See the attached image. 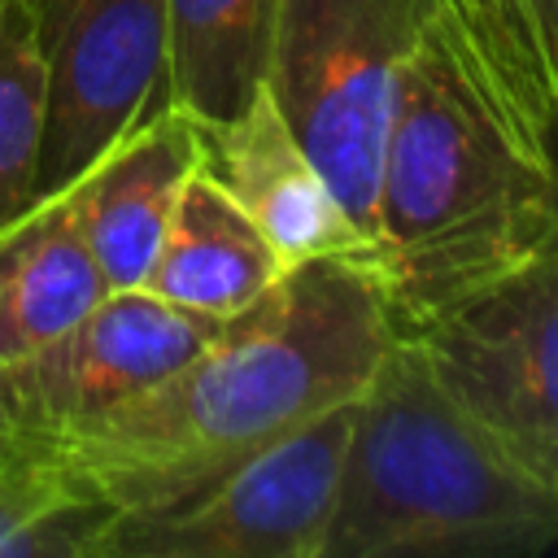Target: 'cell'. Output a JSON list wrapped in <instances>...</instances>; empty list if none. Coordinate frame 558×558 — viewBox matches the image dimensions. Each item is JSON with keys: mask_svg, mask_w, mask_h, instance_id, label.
Instances as JSON below:
<instances>
[{"mask_svg": "<svg viewBox=\"0 0 558 558\" xmlns=\"http://www.w3.org/2000/svg\"><path fill=\"white\" fill-rule=\"evenodd\" d=\"M44 135V48L35 0H0V227L35 205Z\"/></svg>", "mask_w": 558, "mask_h": 558, "instance_id": "cell-14", "label": "cell"}, {"mask_svg": "<svg viewBox=\"0 0 558 558\" xmlns=\"http://www.w3.org/2000/svg\"><path fill=\"white\" fill-rule=\"evenodd\" d=\"M105 519L39 458L0 453V558H92Z\"/></svg>", "mask_w": 558, "mask_h": 558, "instance_id": "cell-15", "label": "cell"}, {"mask_svg": "<svg viewBox=\"0 0 558 558\" xmlns=\"http://www.w3.org/2000/svg\"><path fill=\"white\" fill-rule=\"evenodd\" d=\"M283 270L257 222L196 166L174 201L144 288L170 305L231 318L270 292Z\"/></svg>", "mask_w": 558, "mask_h": 558, "instance_id": "cell-11", "label": "cell"}, {"mask_svg": "<svg viewBox=\"0 0 558 558\" xmlns=\"http://www.w3.org/2000/svg\"><path fill=\"white\" fill-rule=\"evenodd\" d=\"M44 135L35 201L70 187L113 140L166 100L161 0H35Z\"/></svg>", "mask_w": 558, "mask_h": 558, "instance_id": "cell-7", "label": "cell"}, {"mask_svg": "<svg viewBox=\"0 0 558 558\" xmlns=\"http://www.w3.org/2000/svg\"><path fill=\"white\" fill-rule=\"evenodd\" d=\"M109 292L70 196H44L0 227V366L74 327Z\"/></svg>", "mask_w": 558, "mask_h": 558, "instance_id": "cell-12", "label": "cell"}, {"mask_svg": "<svg viewBox=\"0 0 558 558\" xmlns=\"http://www.w3.org/2000/svg\"><path fill=\"white\" fill-rule=\"evenodd\" d=\"M227 318L148 288L105 292L74 327L0 366V453L87 423L196 357Z\"/></svg>", "mask_w": 558, "mask_h": 558, "instance_id": "cell-8", "label": "cell"}, {"mask_svg": "<svg viewBox=\"0 0 558 558\" xmlns=\"http://www.w3.org/2000/svg\"><path fill=\"white\" fill-rule=\"evenodd\" d=\"M196 166L257 222L288 270L314 257L371 253V240L301 148L266 87H257L235 118L196 126Z\"/></svg>", "mask_w": 558, "mask_h": 558, "instance_id": "cell-9", "label": "cell"}, {"mask_svg": "<svg viewBox=\"0 0 558 558\" xmlns=\"http://www.w3.org/2000/svg\"><path fill=\"white\" fill-rule=\"evenodd\" d=\"M192 170L196 126L174 105H161L122 140H113L70 187H61L109 292L144 288Z\"/></svg>", "mask_w": 558, "mask_h": 558, "instance_id": "cell-10", "label": "cell"}, {"mask_svg": "<svg viewBox=\"0 0 558 558\" xmlns=\"http://www.w3.org/2000/svg\"><path fill=\"white\" fill-rule=\"evenodd\" d=\"M427 0H279L262 87L375 248L397 70Z\"/></svg>", "mask_w": 558, "mask_h": 558, "instance_id": "cell-4", "label": "cell"}, {"mask_svg": "<svg viewBox=\"0 0 558 558\" xmlns=\"http://www.w3.org/2000/svg\"><path fill=\"white\" fill-rule=\"evenodd\" d=\"M166 100L196 126L235 118L266 78L279 0H161Z\"/></svg>", "mask_w": 558, "mask_h": 558, "instance_id": "cell-13", "label": "cell"}, {"mask_svg": "<svg viewBox=\"0 0 558 558\" xmlns=\"http://www.w3.org/2000/svg\"><path fill=\"white\" fill-rule=\"evenodd\" d=\"M397 336L375 253L314 257L153 388L4 453L39 458L109 514L174 506L353 401Z\"/></svg>", "mask_w": 558, "mask_h": 558, "instance_id": "cell-1", "label": "cell"}, {"mask_svg": "<svg viewBox=\"0 0 558 558\" xmlns=\"http://www.w3.org/2000/svg\"><path fill=\"white\" fill-rule=\"evenodd\" d=\"M558 240L549 118L462 22L427 0L397 70L375 192V266L397 331L527 266Z\"/></svg>", "mask_w": 558, "mask_h": 558, "instance_id": "cell-2", "label": "cell"}, {"mask_svg": "<svg viewBox=\"0 0 558 558\" xmlns=\"http://www.w3.org/2000/svg\"><path fill=\"white\" fill-rule=\"evenodd\" d=\"M349 423L340 401L196 497L109 514L92 558H323Z\"/></svg>", "mask_w": 558, "mask_h": 558, "instance_id": "cell-6", "label": "cell"}, {"mask_svg": "<svg viewBox=\"0 0 558 558\" xmlns=\"http://www.w3.org/2000/svg\"><path fill=\"white\" fill-rule=\"evenodd\" d=\"M558 545V493L523 475L397 336L353 397L323 558H527Z\"/></svg>", "mask_w": 558, "mask_h": 558, "instance_id": "cell-3", "label": "cell"}, {"mask_svg": "<svg viewBox=\"0 0 558 558\" xmlns=\"http://www.w3.org/2000/svg\"><path fill=\"white\" fill-rule=\"evenodd\" d=\"M405 336L462 414L558 493V240Z\"/></svg>", "mask_w": 558, "mask_h": 558, "instance_id": "cell-5", "label": "cell"}, {"mask_svg": "<svg viewBox=\"0 0 558 558\" xmlns=\"http://www.w3.org/2000/svg\"><path fill=\"white\" fill-rule=\"evenodd\" d=\"M519 4H523L527 31H532V44H536L545 83H549L554 113H558V0H519Z\"/></svg>", "mask_w": 558, "mask_h": 558, "instance_id": "cell-16", "label": "cell"}, {"mask_svg": "<svg viewBox=\"0 0 558 558\" xmlns=\"http://www.w3.org/2000/svg\"><path fill=\"white\" fill-rule=\"evenodd\" d=\"M549 157H554V174H558V113L549 122Z\"/></svg>", "mask_w": 558, "mask_h": 558, "instance_id": "cell-17", "label": "cell"}]
</instances>
